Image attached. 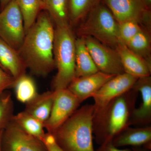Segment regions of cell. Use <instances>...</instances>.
Here are the masks:
<instances>
[{
	"label": "cell",
	"mask_w": 151,
	"mask_h": 151,
	"mask_svg": "<svg viewBox=\"0 0 151 151\" xmlns=\"http://www.w3.org/2000/svg\"><path fill=\"white\" fill-rule=\"evenodd\" d=\"M53 23L47 12L41 11L18 50L27 68L37 76H46L55 67Z\"/></svg>",
	"instance_id": "6da1fadb"
},
{
	"label": "cell",
	"mask_w": 151,
	"mask_h": 151,
	"mask_svg": "<svg viewBox=\"0 0 151 151\" xmlns=\"http://www.w3.org/2000/svg\"><path fill=\"white\" fill-rule=\"evenodd\" d=\"M138 91L134 88L110 101L94 113L93 132L97 144L111 142L124 129L130 127V119L136 108Z\"/></svg>",
	"instance_id": "7a4b0ae2"
},
{
	"label": "cell",
	"mask_w": 151,
	"mask_h": 151,
	"mask_svg": "<svg viewBox=\"0 0 151 151\" xmlns=\"http://www.w3.org/2000/svg\"><path fill=\"white\" fill-rule=\"evenodd\" d=\"M94 111L91 104L78 108L51 134L61 148L65 151H95L93 141Z\"/></svg>",
	"instance_id": "3957f363"
},
{
	"label": "cell",
	"mask_w": 151,
	"mask_h": 151,
	"mask_svg": "<svg viewBox=\"0 0 151 151\" xmlns=\"http://www.w3.org/2000/svg\"><path fill=\"white\" fill-rule=\"evenodd\" d=\"M70 25L55 26L53 57L57 69L52 81V90L67 88L76 77L75 37Z\"/></svg>",
	"instance_id": "277c9868"
},
{
	"label": "cell",
	"mask_w": 151,
	"mask_h": 151,
	"mask_svg": "<svg viewBox=\"0 0 151 151\" xmlns=\"http://www.w3.org/2000/svg\"><path fill=\"white\" fill-rule=\"evenodd\" d=\"M77 30L79 37H91L116 49L119 43V23L105 4L100 2L84 19Z\"/></svg>",
	"instance_id": "5b68a950"
},
{
	"label": "cell",
	"mask_w": 151,
	"mask_h": 151,
	"mask_svg": "<svg viewBox=\"0 0 151 151\" xmlns=\"http://www.w3.org/2000/svg\"><path fill=\"white\" fill-rule=\"evenodd\" d=\"M25 36L23 19L16 0L0 12V38L18 50Z\"/></svg>",
	"instance_id": "8992f818"
},
{
	"label": "cell",
	"mask_w": 151,
	"mask_h": 151,
	"mask_svg": "<svg viewBox=\"0 0 151 151\" xmlns=\"http://www.w3.org/2000/svg\"><path fill=\"white\" fill-rule=\"evenodd\" d=\"M119 23L128 21L138 22L151 30V9L142 0H103Z\"/></svg>",
	"instance_id": "52a82bcc"
},
{
	"label": "cell",
	"mask_w": 151,
	"mask_h": 151,
	"mask_svg": "<svg viewBox=\"0 0 151 151\" xmlns=\"http://www.w3.org/2000/svg\"><path fill=\"white\" fill-rule=\"evenodd\" d=\"M54 91L55 94L51 113L44 124L47 133L51 134L67 121L81 103L68 88Z\"/></svg>",
	"instance_id": "ba28073f"
},
{
	"label": "cell",
	"mask_w": 151,
	"mask_h": 151,
	"mask_svg": "<svg viewBox=\"0 0 151 151\" xmlns=\"http://www.w3.org/2000/svg\"><path fill=\"white\" fill-rule=\"evenodd\" d=\"M87 48L99 71L117 75L124 73L118 52L91 37H83Z\"/></svg>",
	"instance_id": "9c48e42d"
},
{
	"label": "cell",
	"mask_w": 151,
	"mask_h": 151,
	"mask_svg": "<svg viewBox=\"0 0 151 151\" xmlns=\"http://www.w3.org/2000/svg\"><path fill=\"white\" fill-rule=\"evenodd\" d=\"M1 151H48L42 141L26 133L12 120L3 130Z\"/></svg>",
	"instance_id": "30bf717a"
},
{
	"label": "cell",
	"mask_w": 151,
	"mask_h": 151,
	"mask_svg": "<svg viewBox=\"0 0 151 151\" xmlns=\"http://www.w3.org/2000/svg\"><path fill=\"white\" fill-rule=\"evenodd\" d=\"M138 78L124 72L114 76L93 95L94 113L102 110L110 101L133 88Z\"/></svg>",
	"instance_id": "8fae6325"
},
{
	"label": "cell",
	"mask_w": 151,
	"mask_h": 151,
	"mask_svg": "<svg viewBox=\"0 0 151 151\" xmlns=\"http://www.w3.org/2000/svg\"><path fill=\"white\" fill-rule=\"evenodd\" d=\"M115 76L99 71L86 76L76 77L67 88L81 103L93 97L105 83Z\"/></svg>",
	"instance_id": "7c38bea8"
},
{
	"label": "cell",
	"mask_w": 151,
	"mask_h": 151,
	"mask_svg": "<svg viewBox=\"0 0 151 151\" xmlns=\"http://www.w3.org/2000/svg\"><path fill=\"white\" fill-rule=\"evenodd\" d=\"M134 88L140 93L142 102L132 113L130 126H148L151 122V76L138 78Z\"/></svg>",
	"instance_id": "4fadbf2b"
},
{
	"label": "cell",
	"mask_w": 151,
	"mask_h": 151,
	"mask_svg": "<svg viewBox=\"0 0 151 151\" xmlns=\"http://www.w3.org/2000/svg\"><path fill=\"white\" fill-rule=\"evenodd\" d=\"M111 142L119 148L143 147L151 150V127L148 125L134 128L127 127L116 135Z\"/></svg>",
	"instance_id": "5bb4252c"
},
{
	"label": "cell",
	"mask_w": 151,
	"mask_h": 151,
	"mask_svg": "<svg viewBox=\"0 0 151 151\" xmlns=\"http://www.w3.org/2000/svg\"><path fill=\"white\" fill-rule=\"evenodd\" d=\"M116 50L125 73L137 78L151 75V64L146 60L131 51L125 45L119 43Z\"/></svg>",
	"instance_id": "9a60e30c"
},
{
	"label": "cell",
	"mask_w": 151,
	"mask_h": 151,
	"mask_svg": "<svg viewBox=\"0 0 151 151\" xmlns=\"http://www.w3.org/2000/svg\"><path fill=\"white\" fill-rule=\"evenodd\" d=\"M0 63L16 80L26 74L27 67L18 51L0 38Z\"/></svg>",
	"instance_id": "2e32d148"
},
{
	"label": "cell",
	"mask_w": 151,
	"mask_h": 151,
	"mask_svg": "<svg viewBox=\"0 0 151 151\" xmlns=\"http://www.w3.org/2000/svg\"><path fill=\"white\" fill-rule=\"evenodd\" d=\"M75 64L76 77L86 76L99 71L83 37L76 39Z\"/></svg>",
	"instance_id": "e0dca14e"
},
{
	"label": "cell",
	"mask_w": 151,
	"mask_h": 151,
	"mask_svg": "<svg viewBox=\"0 0 151 151\" xmlns=\"http://www.w3.org/2000/svg\"><path fill=\"white\" fill-rule=\"evenodd\" d=\"M55 94L53 90L38 94L34 100L26 104L24 111L44 124L51 113Z\"/></svg>",
	"instance_id": "ac0fdd59"
},
{
	"label": "cell",
	"mask_w": 151,
	"mask_h": 151,
	"mask_svg": "<svg viewBox=\"0 0 151 151\" xmlns=\"http://www.w3.org/2000/svg\"><path fill=\"white\" fill-rule=\"evenodd\" d=\"M69 0H47L44 10L46 11L55 26L70 25L69 18Z\"/></svg>",
	"instance_id": "d6986e66"
},
{
	"label": "cell",
	"mask_w": 151,
	"mask_h": 151,
	"mask_svg": "<svg viewBox=\"0 0 151 151\" xmlns=\"http://www.w3.org/2000/svg\"><path fill=\"white\" fill-rule=\"evenodd\" d=\"M126 46L151 64V30L142 28Z\"/></svg>",
	"instance_id": "ffe728a7"
},
{
	"label": "cell",
	"mask_w": 151,
	"mask_h": 151,
	"mask_svg": "<svg viewBox=\"0 0 151 151\" xmlns=\"http://www.w3.org/2000/svg\"><path fill=\"white\" fill-rule=\"evenodd\" d=\"M12 120L26 133L41 141L46 134L43 124L24 111L14 115Z\"/></svg>",
	"instance_id": "44dd1931"
},
{
	"label": "cell",
	"mask_w": 151,
	"mask_h": 151,
	"mask_svg": "<svg viewBox=\"0 0 151 151\" xmlns=\"http://www.w3.org/2000/svg\"><path fill=\"white\" fill-rule=\"evenodd\" d=\"M23 19L25 35L34 24L38 16L44 10L42 0H16Z\"/></svg>",
	"instance_id": "7402d4cb"
},
{
	"label": "cell",
	"mask_w": 151,
	"mask_h": 151,
	"mask_svg": "<svg viewBox=\"0 0 151 151\" xmlns=\"http://www.w3.org/2000/svg\"><path fill=\"white\" fill-rule=\"evenodd\" d=\"M13 88L17 100L26 104L32 101L38 94L34 80L26 74L17 79Z\"/></svg>",
	"instance_id": "603a6c76"
},
{
	"label": "cell",
	"mask_w": 151,
	"mask_h": 151,
	"mask_svg": "<svg viewBox=\"0 0 151 151\" xmlns=\"http://www.w3.org/2000/svg\"><path fill=\"white\" fill-rule=\"evenodd\" d=\"M101 2V0H69L70 25L77 24Z\"/></svg>",
	"instance_id": "cb8c5ba5"
},
{
	"label": "cell",
	"mask_w": 151,
	"mask_h": 151,
	"mask_svg": "<svg viewBox=\"0 0 151 151\" xmlns=\"http://www.w3.org/2000/svg\"><path fill=\"white\" fill-rule=\"evenodd\" d=\"M14 104L11 94L5 91L0 93V131L12 121L14 116Z\"/></svg>",
	"instance_id": "d4e9b609"
},
{
	"label": "cell",
	"mask_w": 151,
	"mask_h": 151,
	"mask_svg": "<svg viewBox=\"0 0 151 151\" xmlns=\"http://www.w3.org/2000/svg\"><path fill=\"white\" fill-rule=\"evenodd\" d=\"M142 27L139 24L133 21L119 23L118 38L119 43L127 45Z\"/></svg>",
	"instance_id": "484cf974"
},
{
	"label": "cell",
	"mask_w": 151,
	"mask_h": 151,
	"mask_svg": "<svg viewBox=\"0 0 151 151\" xmlns=\"http://www.w3.org/2000/svg\"><path fill=\"white\" fill-rule=\"evenodd\" d=\"M16 81L12 76L0 67V93L13 88Z\"/></svg>",
	"instance_id": "4316f807"
},
{
	"label": "cell",
	"mask_w": 151,
	"mask_h": 151,
	"mask_svg": "<svg viewBox=\"0 0 151 151\" xmlns=\"http://www.w3.org/2000/svg\"><path fill=\"white\" fill-rule=\"evenodd\" d=\"M41 141L46 146L48 151H65L58 145L53 136L50 133H46Z\"/></svg>",
	"instance_id": "83f0119b"
},
{
	"label": "cell",
	"mask_w": 151,
	"mask_h": 151,
	"mask_svg": "<svg viewBox=\"0 0 151 151\" xmlns=\"http://www.w3.org/2000/svg\"><path fill=\"white\" fill-rule=\"evenodd\" d=\"M95 151H132V149L126 148L120 149L109 142L100 145V147Z\"/></svg>",
	"instance_id": "f1b7e54d"
},
{
	"label": "cell",
	"mask_w": 151,
	"mask_h": 151,
	"mask_svg": "<svg viewBox=\"0 0 151 151\" xmlns=\"http://www.w3.org/2000/svg\"><path fill=\"white\" fill-rule=\"evenodd\" d=\"M12 0H0V12L2 11Z\"/></svg>",
	"instance_id": "f546056e"
},
{
	"label": "cell",
	"mask_w": 151,
	"mask_h": 151,
	"mask_svg": "<svg viewBox=\"0 0 151 151\" xmlns=\"http://www.w3.org/2000/svg\"><path fill=\"white\" fill-rule=\"evenodd\" d=\"M132 151H151L150 149L146 148L145 147H135L132 149Z\"/></svg>",
	"instance_id": "4dcf8cb0"
},
{
	"label": "cell",
	"mask_w": 151,
	"mask_h": 151,
	"mask_svg": "<svg viewBox=\"0 0 151 151\" xmlns=\"http://www.w3.org/2000/svg\"><path fill=\"white\" fill-rule=\"evenodd\" d=\"M147 8L151 9V0H142Z\"/></svg>",
	"instance_id": "1f68e13d"
},
{
	"label": "cell",
	"mask_w": 151,
	"mask_h": 151,
	"mask_svg": "<svg viewBox=\"0 0 151 151\" xmlns=\"http://www.w3.org/2000/svg\"><path fill=\"white\" fill-rule=\"evenodd\" d=\"M3 130L0 131V151H1V139Z\"/></svg>",
	"instance_id": "d6a6232c"
},
{
	"label": "cell",
	"mask_w": 151,
	"mask_h": 151,
	"mask_svg": "<svg viewBox=\"0 0 151 151\" xmlns=\"http://www.w3.org/2000/svg\"><path fill=\"white\" fill-rule=\"evenodd\" d=\"M47 1V0H42V2H43L44 5V10L45 6V4H46Z\"/></svg>",
	"instance_id": "836d02e7"
},
{
	"label": "cell",
	"mask_w": 151,
	"mask_h": 151,
	"mask_svg": "<svg viewBox=\"0 0 151 151\" xmlns=\"http://www.w3.org/2000/svg\"><path fill=\"white\" fill-rule=\"evenodd\" d=\"M0 67H1L3 69H4V68H3L2 67V66L1 65V63H0Z\"/></svg>",
	"instance_id": "e575fe53"
}]
</instances>
